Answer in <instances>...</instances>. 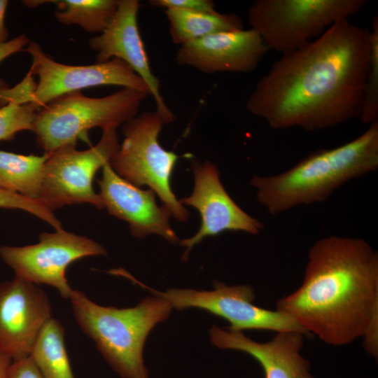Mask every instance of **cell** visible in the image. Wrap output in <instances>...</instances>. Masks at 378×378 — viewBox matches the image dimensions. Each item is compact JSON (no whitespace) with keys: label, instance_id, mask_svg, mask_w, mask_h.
Instances as JSON below:
<instances>
[{"label":"cell","instance_id":"5","mask_svg":"<svg viewBox=\"0 0 378 378\" xmlns=\"http://www.w3.org/2000/svg\"><path fill=\"white\" fill-rule=\"evenodd\" d=\"M149 95L125 88L103 97H86L80 91L63 94L37 111L31 131L46 153L76 146L92 128L117 129L134 118Z\"/></svg>","mask_w":378,"mask_h":378},{"label":"cell","instance_id":"1","mask_svg":"<svg viewBox=\"0 0 378 378\" xmlns=\"http://www.w3.org/2000/svg\"><path fill=\"white\" fill-rule=\"evenodd\" d=\"M372 52L370 30L348 19L281 54L258 81L247 110L274 130L313 132L359 118Z\"/></svg>","mask_w":378,"mask_h":378},{"label":"cell","instance_id":"21","mask_svg":"<svg viewBox=\"0 0 378 378\" xmlns=\"http://www.w3.org/2000/svg\"><path fill=\"white\" fill-rule=\"evenodd\" d=\"M60 10L57 20L66 25L76 24L88 32H102L114 16L118 0L50 1Z\"/></svg>","mask_w":378,"mask_h":378},{"label":"cell","instance_id":"19","mask_svg":"<svg viewBox=\"0 0 378 378\" xmlns=\"http://www.w3.org/2000/svg\"><path fill=\"white\" fill-rule=\"evenodd\" d=\"M48 153L24 155L0 150V189L39 200Z\"/></svg>","mask_w":378,"mask_h":378},{"label":"cell","instance_id":"10","mask_svg":"<svg viewBox=\"0 0 378 378\" xmlns=\"http://www.w3.org/2000/svg\"><path fill=\"white\" fill-rule=\"evenodd\" d=\"M105 255L106 249L99 243L62 228L41 233L35 244L0 246V257L16 277L50 286L66 299L72 290L66 277L69 265L83 258Z\"/></svg>","mask_w":378,"mask_h":378},{"label":"cell","instance_id":"27","mask_svg":"<svg viewBox=\"0 0 378 378\" xmlns=\"http://www.w3.org/2000/svg\"><path fill=\"white\" fill-rule=\"evenodd\" d=\"M29 43V38L25 35L17 37L0 44V62L8 56L19 52Z\"/></svg>","mask_w":378,"mask_h":378},{"label":"cell","instance_id":"25","mask_svg":"<svg viewBox=\"0 0 378 378\" xmlns=\"http://www.w3.org/2000/svg\"><path fill=\"white\" fill-rule=\"evenodd\" d=\"M153 6L165 9H178L190 12L213 13L217 12L214 3L210 0H151Z\"/></svg>","mask_w":378,"mask_h":378},{"label":"cell","instance_id":"22","mask_svg":"<svg viewBox=\"0 0 378 378\" xmlns=\"http://www.w3.org/2000/svg\"><path fill=\"white\" fill-rule=\"evenodd\" d=\"M372 52L370 69L366 80L360 121L370 125L378 121V16L372 22Z\"/></svg>","mask_w":378,"mask_h":378},{"label":"cell","instance_id":"16","mask_svg":"<svg viewBox=\"0 0 378 378\" xmlns=\"http://www.w3.org/2000/svg\"><path fill=\"white\" fill-rule=\"evenodd\" d=\"M269 48L253 29L215 33L180 46L176 61L206 74L253 71Z\"/></svg>","mask_w":378,"mask_h":378},{"label":"cell","instance_id":"17","mask_svg":"<svg viewBox=\"0 0 378 378\" xmlns=\"http://www.w3.org/2000/svg\"><path fill=\"white\" fill-rule=\"evenodd\" d=\"M213 345L223 349L243 351L261 365L265 378H314L309 362L300 354L306 334L298 331L276 332L272 340L258 342L242 332L213 326L209 330Z\"/></svg>","mask_w":378,"mask_h":378},{"label":"cell","instance_id":"8","mask_svg":"<svg viewBox=\"0 0 378 378\" xmlns=\"http://www.w3.org/2000/svg\"><path fill=\"white\" fill-rule=\"evenodd\" d=\"M116 130H104L99 141L89 149L78 150L69 145L48 153L39 198L48 209L82 203L104 208L93 179L120 148Z\"/></svg>","mask_w":378,"mask_h":378},{"label":"cell","instance_id":"2","mask_svg":"<svg viewBox=\"0 0 378 378\" xmlns=\"http://www.w3.org/2000/svg\"><path fill=\"white\" fill-rule=\"evenodd\" d=\"M276 309L323 342L343 346L359 338L378 354V253L364 239L330 236L314 243L300 286Z\"/></svg>","mask_w":378,"mask_h":378},{"label":"cell","instance_id":"3","mask_svg":"<svg viewBox=\"0 0 378 378\" xmlns=\"http://www.w3.org/2000/svg\"><path fill=\"white\" fill-rule=\"evenodd\" d=\"M378 168V121L340 146L317 150L275 175H255L258 201L276 215L300 204L326 201L344 183Z\"/></svg>","mask_w":378,"mask_h":378},{"label":"cell","instance_id":"20","mask_svg":"<svg viewBox=\"0 0 378 378\" xmlns=\"http://www.w3.org/2000/svg\"><path fill=\"white\" fill-rule=\"evenodd\" d=\"M29 356L43 378H75L66 348L64 329L52 317L42 328Z\"/></svg>","mask_w":378,"mask_h":378},{"label":"cell","instance_id":"6","mask_svg":"<svg viewBox=\"0 0 378 378\" xmlns=\"http://www.w3.org/2000/svg\"><path fill=\"white\" fill-rule=\"evenodd\" d=\"M367 2L256 0L248 10V21L269 50L283 54L317 38L335 22L359 12Z\"/></svg>","mask_w":378,"mask_h":378},{"label":"cell","instance_id":"23","mask_svg":"<svg viewBox=\"0 0 378 378\" xmlns=\"http://www.w3.org/2000/svg\"><path fill=\"white\" fill-rule=\"evenodd\" d=\"M39 108L33 103H8L0 108V141L10 140L22 130H32Z\"/></svg>","mask_w":378,"mask_h":378},{"label":"cell","instance_id":"9","mask_svg":"<svg viewBox=\"0 0 378 378\" xmlns=\"http://www.w3.org/2000/svg\"><path fill=\"white\" fill-rule=\"evenodd\" d=\"M130 279L154 295L166 300L172 308L178 310L198 308L225 319L230 323L227 330L231 331H298L309 335L286 314L276 309L255 305V294L249 285L227 286L214 281L213 290L169 288L161 292L132 277Z\"/></svg>","mask_w":378,"mask_h":378},{"label":"cell","instance_id":"4","mask_svg":"<svg viewBox=\"0 0 378 378\" xmlns=\"http://www.w3.org/2000/svg\"><path fill=\"white\" fill-rule=\"evenodd\" d=\"M69 299L78 325L122 378H148L144 344L152 329L169 317L172 309L169 302L155 295L135 307L118 309L97 304L74 289Z\"/></svg>","mask_w":378,"mask_h":378},{"label":"cell","instance_id":"12","mask_svg":"<svg viewBox=\"0 0 378 378\" xmlns=\"http://www.w3.org/2000/svg\"><path fill=\"white\" fill-rule=\"evenodd\" d=\"M195 186L192 194L179 200L182 205L195 208L201 216V225L192 237L182 239L186 247L182 260H187L190 250L205 237L225 231H241L258 234L264 225L241 209L227 192L220 182L217 167L206 161H192Z\"/></svg>","mask_w":378,"mask_h":378},{"label":"cell","instance_id":"11","mask_svg":"<svg viewBox=\"0 0 378 378\" xmlns=\"http://www.w3.org/2000/svg\"><path fill=\"white\" fill-rule=\"evenodd\" d=\"M24 50L32 58L29 71L38 77L33 103L39 109L63 94L100 85H118L149 93L144 81L119 59L90 65H68L55 62L35 42H29Z\"/></svg>","mask_w":378,"mask_h":378},{"label":"cell","instance_id":"18","mask_svg":"<svg viewBox=\"0 0 378 378\" xmlns=\"http://www.w3.org/2000/svg\"><path fill=\"white\" fill-rule=\"evenodd\" d=\"M164 13L172 40L179 46L215 33L243 29L241 19L234 13H206L173 8L165 9Z\"/></svg>","mask_w":378,"mask_h":378},{"label":"cell","instance_id":"26","mask_svg":"<svg viewBox=\"0 0 378 378\" xmlns=\"http://www.w3.org/2000/svg\"><path fill=\"white\" fill-rule=\"evenodd\" d=\"M6 378H43L30 356L12 360Z\"/></svg>","mask_w":378,"mask_h":378},{"label":"cell","instance_id":"13","mask_svg":"<svg viewBox=\"0 0 378 378\" xmlns=\"http://www.w3.org/2000/svg\"><path fill=\"white\" fill-rule=\"evenodd\" d=\"M50 318V300L38 285L16 276L0 284V350L12 360L30 356Z\"/></svg>","mask_w":378,"mask_h":378},{"label":"cell","instance_id":"15","mask_svg":"<svg viewBox=\"0 0 378 378\" xmlns=\"http://www.w3.org/2000/svg\"><path fill=\"white\" fill-rule=\"evenodd\" d=\"M99 194L103 207L109 214L128 223L131 233L144 238L158 234L172 244L179 241L169 225L172 216L164 205L159 206L151 190H142L120 176L109 162L102 167V176L98 180Z\"/></svg>","mask_w":378,"mask_h":378},{"label":"cell","instance_id":"14","mask_svg":"<svg viewBox=\"0 0 378 378\" xmlns=\"http://www.w3.org/2000/svg\"><path fill=\"white\" fill-rule=\"evenodd\" d=\"M140 8L137 0H118L116 12L106 28L89 41L97 52V63L119 59L127 63L146 84L156 110L164 123L172 122L174 115L165 103L160 83L153 73L141 38L137 16Z\"/></svg>","mask_w":378,"mask_h":378},{"label":"cell","instance_id":"7","mask_svg":"<svg viewBox=\"0 0 378 378\" xmlns=\"http://www.w3.org/2000/svg\"><path fill=\"white\" fill-rule=\"evenodd\" d=\"M164 123L156 111L144 112L127 121L122 125V144L109 164L132 184L150 187L172 216L185 222L188 212L176 199L170 185L178 156L165 150L158 141Z\"/></svg>","mask_w":378,"mask_h":378},{"label":"cell","instance_id":"24","mask_svg":"<svg viewBox=\"0 0 378 378\" xmlns=\"http://www.w3.org/2000/svg\"><path fill=\"white\" fill-rule=\"evenodd\" d=\"M0 208L21 209L51 225L55 230L62 227L61 222L40 200L0 189Z\"/></svg>","mask_w":378,"mask_h":378},{"label":"cell","instance_id":"28","mask_svg":"<svg viewBox=\"0 0 378 378\" xmlns=\"http://www.w3.org/2000/svg\"><path fill=\"white\" fill-rule=\"evenodd\" d=\"M7 6V1L0 0V44L6 43L8 37V31L4 23V17Z\"/></svg>","mask_w":378,"mask_h":378},{"label":"cell","instance_id":"29","mask_svg":"<svg viewBox=\"0 0 378 378\" xmlns=\"http://www.w3.org/2000/svg\"><path fill=\"white\" fill-rule=\"evenodd\" d=\"M12 359L0 350V378H6Z\"/></svg>","mask_w":378,"mask_h":378}]
</instances>
